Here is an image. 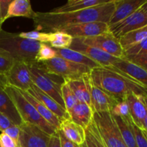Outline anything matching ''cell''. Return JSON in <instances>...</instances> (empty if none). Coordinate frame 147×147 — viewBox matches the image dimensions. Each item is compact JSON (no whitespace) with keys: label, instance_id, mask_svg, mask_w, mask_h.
<instances>
[{"label":"cell","instance_id":"cell-1","mask_svg":"<svg viewBox=\"0 0 147 147\" xmlns=\"http://www.w3.org/2000/svg\"><path fill=\"white\" fill-rule=\"evenodd\" d=\"M115 1L109 0L108 2L96 7L71 12H35L32 20L37 31L42 30L47 33L60 31L63 27L72 24L93 22L109 24L115 9Z\"/></svg>","mask_w":147,"mask_h":147},{"label":"cell","instance_id":"cell-2","mask_svg":"<svg viewBox=\"0 0 147 147\" xmlns=\"http://www.w3.org/2000/svg\"><path fill=\"white\" fill-rule=\"evenodd\" d=\"M90 76L95 86L118 100H124L130 93L139 96L147 94L146 88L113 66L92 69Z\"/></svg>","mask_w":147,"mask_h":147},{"label":"cell","instance_id":"cell-3","mask_svg":"<svg viewBox=\"0 0 147 147\" xmlns=\"http://www.w3.org/2000/svg\"><path fill=\"white\" fill-rule=\"evenodd\" d=\"M41 43L28 39L22 38L19 33L0 31V49L7 52L14 61L31 63L35 62L36 55Z\"/></svg>","mask_w":147,"mask_h":147},{"label":"cell","instance_id":"cell-4","mask_svg":"<svg viewBox=\"0 0 147 147\" xmlns=\"http://www.w3.org/2000/svg\"><path fill=\"white\" fill-rule=\"evenodd\" d=\"M3 89L14 103L24 123L34 125L50 136L57 131V129L50 125L40 116L35 108L24 98L20 90L9 85H5Z\"/></svg>","mask_w":147,"mask_h":147},{"label":"cell","instance_id":"cell-5","mask_svg":"<svg viewBox=\"0 0 147 147\" xmlns=\"http://www.w3.org/2000/svg\"><path fill=\"white\" fill-rule=\"evenodd\" d=\"M27 65L33 84L65 109L61 92L64 79L47 71L41 63L35 61Z\"/></svg>","mask_w":147,"mask_h":147},{"label":"cell","instance_id":"cell-6","mask_svg":"<svg viewBox=\"0 0 147 147\" xmlns=\"http://www.w3.org/2000/svg\"><path fill=\"white\" fill-rule=\"evenodd\" d=\"M94 121L98 131L107 147H127L119 127L110 112L94 113Z\"/></svg>","mask_w":147,"mask_h":147},{"label":"cell","instance_id":"cell-7","mask_svg":"<svg viewBox=\"0 0 147 147\" xmlns=\"http://www.w3.org/2000/svg\"><path fill=\"white\" fill-rule=\"evenodd\" d=\"M41 63L47 71L63 78L64 80L80 78L90 74L92 70L87 66L73 63L60 57Z\"/></svg>","mask_w":147,"mask_h":147},{"label":"cell","instance_id":"cell-8","mask_svg":"<svg viewBox=\"0 0 147 147\" xmlns=\"http://www.w3.org/2000/svg\"><path fill=\"white\" fill-rule=\"evenodd\" d=\"M17 147H48L51 136L34 125L22 123Z\"/></svg>","mask_w":147,"mask_h":147},{"label":"cell","instance_id":"cell-9","mask_svg":"<svg viewBox=\"0 0 147 147\" xmlns=\"http://www.w3.org/2000/svg\"><path fill=\"white\" fill-rule=\"evenodd\" d=\"M80 39L86 45L96 47L117 58L123 59L124 57L123 48L119 40L109 32L94 37Z\"/></svg>","mask_w":147,"mask_h":147},{"label":"cell","instance_id":"cell-10","mask_svg":"<svg viewBox=\"0 0 147 147\" xmlns=\"http://www.w3.org/2000/svg\"><path fill=\"white\" fill-rule=\"evenodd\" d=\"M4 78L6 85L22 91H27L34 85L30 76L28 65L24 62L14 61Z\"/></svg>","mask_w":147,"mask_h":147},{"label":"cell","instance_id":"cell-11","mask_svg":"<svg viewBox=\"0 0 147 147\" xmlns=\"http://www.w3.org/2000/svg\"><path fill=\"white\" fill-rule=\"evenodd\" d=\"M146 24L147 14L139 9L120 22L109 26V32L119 40L124 34Z\"/></svg>","mask_w":147,"mask_h":147},{"label":"cell","instance_id":"cell-12","mask_svg":"<svg viewBox=\"0 0 147 147\" xmlns=\"http://www.w3.org/2000/svg\"><path fill=\"white\" fill-rule=\"evenodd\" d=\"M69 48L82 53L88 58L98 63L102 67L113 65V63H116L119 59H121L111 55L96 47L83 44L80 38H73Z\"/></svg>","mask_w":147,"mask_h":147},{"label":"cell","instance_id":"cell-13","mask_svg":"<svg viewBox=\"0 0 147 147\" xmlns=\"http://www.w3.org/2000/svg\"><path fill=\"white\" fill-rule=\"evenodd\" d=\"M72 36L73 38H86L94 37L109 32L107 23L101 22L72 24L63 27L60 30Z\"/></svg>","mask_w":147,"mask_h":147},{"label":"cell","instance_id":"cell-14","mask_svg":"<svg viewBox=\"0 0 147 147\" xmlns=\"http://www.w3.org/2000/svg\"><path fill=\"white\" fill-rule=\"evenodd\" d=\"M118 101L119 100L95 86L91 80L90 106L94 113L111 112Z\"/></svg>","mask_w":147,"mask_h":147},{"label":"cell","instance_id":"cell-15","mask_svg":"<svg viewBox=\"0 0 147 147\" xmlns=\"http://www.w3.org/2000/svg\"><path fill=\"white\" fill-rule=\"evenodd\" d=\"M146 0H116L115 9L108 25L120 22L139 9Z\"/></svg>","mask_w":147,"mask_h":147},{"label":"cell","instance_id":"cell-16","mask_svg":"<svg viewBox=\"0 0 147 147\" xmlns=\"http://www.w3.org/2000/svg\"><path fill=\"white\" fill-rule=\"evenodd\" d=\"M111 66L147 90V71L144 69L131 63L126 59H119Z\"/></svg>","mask_w":147,"mask_h":147},{"label":"cell","instance_id":"cell-17","mask_svg":"<svg viewBox=\"0 0 147 147\" xmlns=\"http://www.w3.org/2000/svg\"><path fill=\"white\" fill-rule=\"evenodd\" d=\"M27 93H30L31 96L40 100L48 110H50L52 113H54L57 118L60 120V121L70 119V116L65 109L60 106L57 102H56L54 99L45 93L42 90H40L37 86L33 85L32 87L27 90Z\"/></svg>","mask_w":147,"mask_h":147},{"label":"cell","instance_id":"cell-18","mask_svg":"<svg viewBox=\"0 0 147 147\" xmlns=\"http://www.w3.org/2000/svg\"><path fill=\"white\" fill-rule=\"evenodd\" d=\"M68 84L78 101L84 102L90 106V87L91 79L90 74L80 78L65 80ZM91 107V106H90Z\"/></svg>","mask_w":147,"mask_h":147},{"label":"cell","instance_id":"cell-19","mask_svg":"<svg viewBox=\"0 0 147 147\" xmlns=\"http://www.w3.org/2000/svg\"><path fill=\"white\" fill-rule=\"evenodd\" d=\"M142 96L130 93L125 98L128 103L131 119L135 125L142 129V121L147 115V108L145 106Z\"/></svg>","mask_w":147,"mask_h":147},{"label":"cell","instance_id":"cell-20","mask_svg":"<svg viewBox=\"0 0 147 147\" xmlns=\"http://www.w3.org/2000/svg\"><path fill=\"white\" fill-rule=\"evenodd\" d=\"M70 119L85 129L93 120V112L88 104L84 102L78 101L73 109L69 112Z\"/></svg>","mask_w":147,"mask_h":147},{"label":"cell","instance_id":"cell-21","mask_svg":"<svg viewBox=\"0 0 147 147\" xmlns=\"http://www.w3.org/2000/svg\"><path fill=\"white\" fill-rule=\"evenodd\" d=\"M0 113L7 116L13 124L20 126L23 123L15 106L8 95L0 88Z\"/></svg>","mask_w":147,"mask_h":147},{"label":"cell","instance_id":"cell-22","mask_svg":"<svg viewBox=\"0 0 147 147\" xmlns=\"http://www.w3.org/2000/svg\"><path fill=\"white\" fill-rule=\"evenodd\" d=\"M60 130L69 140L79 146H81L84 142L85 129L73 122L70 119L61 121Z\"/></svg>","mask_w":147,"mask_h":147},{"label":"cell","instance_id":"cell-23","mask_svg":"<svg viewBox=\"0 0 147 147\" xmlns=\"http://www.w3.org/2000/svg\"><path fill=\"white\" fill-rule=\"evenodd\" d=\"M55 51L57 53V57H60L62 58L69 60V61L73 62V63H77V64L87 66L90 69L102 67L98 63L88 58L82 53L76 51V50H71L70 48L55 49Z\"/></svg>","mask_w":147,"mask_h":147},{"label":"cell","instance_id":"cell-24","mask_svg":"<svg viewBox=\"0 0 147 147\" xmlns=\"http://www.w3.org/2000/svg\"><path fill=\"white\" fill-rule=\"evenodd\" d=\"M22 94L24 96L26 99L35 108L36 110L39 113H40V116L45 119L47 122H48L50 125H52L53 126H54L55 129H57V130L60 129V119L55 116L53 113H52L50 110L47 109L41 102L39 100H37L36 98H34V96H31L30 93H27V91H22V90H20Z\"/></svg>","mask_w":147,"mask_h":147},{"label":"cell","instance_id":"cell-25","mask_svg":"<svg viewBox=\"0 0 147 147\" xmlns=\"http://www.w3.org/2000/svg\"><path fill=\"white\" fill-rule=\"evenodd\" d=\"M109 0H69L65 4L52 9L51 12L65 13L79 11L108 2Z\"/></svg>","mask_w":147,"mask_h":147},{"label":"cell","instance_id":"cell-26","mask_svg":"<svg viewBox=\"0 0 147 147\" xmlns=\"http://www.w3.org/2000/svg\"><path fill=\"white\" fill-rule=\"evenodd\" d=\"M35 11L32 8L29 0H12L9 7L5 20L14 17H24L32 19Z\"/></svg>","mask_w":147,"mask_h":147},{"label":"cell","instance_id":"cell-27","mask_svg":"<svg viewBox=\"0 0 147 147\" xmlns=\"http://www.w3.org/2000/svg\"><path fill=\"white\" fill-rule=\"evenodd\" d=\"M116 123L121 134L122 139L127 147H137L133 129L131 125V119H125L119 116H114Z\"/></svg>","mask_w":147,"mask_h":147},{"label":"cell","instance_id":"cell-28","mask_svg":"<svg viewBox=\"0 0 147 147\" xmlns=\"http://www.w3.org/2000/svg\"><path fill=\"white\" fill-rule=\"evenodd\" d=\"M85 140L80 147H107L102 139L94 121L85 129Z\"/></svg>","mask_w":147,"mask_h":147},{"label":"cell","instance_id":"cell-29","mask_svg":"<svg viewBox=\"0 0 147 147\" xmlns=\"http://www.w3.org/2000/svg\"><path fill=\"white\" fill-rule=\"evenodd\" d=\"M147 38V24L144 27L130 32L119 39L123 49L136 45Z\"/></svg>","mask_w":147,"mask_h":147},{"label":"cell","instance_id":"cell-30","mask_svg":"<svg viewBox=\"0 0 147 147\" xmlns=\"http://www.w3.org/2000/svg\"><path fill=\"white\" fill-rule=\"evenodd\" d=\"M73 37L63 31L51 32V39L49 45L55 49L69 48L73 42Z\"/></svg>","mask_w":147,"mask_h":147},{"label":"cell","instance_id":"cell-31","mask_svg":"<svg viewBox=\"0 0 147 147\" xmlns=\"http://www.w3.org/2000/svg\"><path fill=\"white\" fill-rule=\"evenodd\" d=\"M61 92L65 108L67 113H69L78 103V100L65 80L62 85Z\"/></svg>","mask_w":147,"mask_h":147},{"label":"cell","instance_id":"cell-32","mask_svg":"<svg viewBox=\"0 0 147 147\" xmlns=\"http://www.w3.org/2000/svg\"><path fill=\"white\" fill-rule=\"evenodd\" d=\"M19 36L22 38L28 39L33 41L39 42L40 43L49 44L51 39V32H44L40 31L24 32L19 33Z\"/></svg>","mask_w":147,"mask_h":147},{"label":"cell","instance_id":"cell-33","mask_svg":"<svg viewBox=\"0 0 147 147\" xmlns=\"http://www.w3.org/2000/svg\"><path fill=\"white\" fill-rule=\"evenodd\" d=\"M56 57H57V53L55 49L52 47L48 44L41 43V45L36 55L35 61L38 63H42Z\"/></svg>","mask_w":147,"mask_h":147},{"label":"cell","instance_id":"cell-34","mask_svg":"<svg viewBox=\"0 0 147 147\" xmlns=\"http://www.w3.org/2000/svg\"><path fill=\"white\" fill-rule=\"evenodd\" d=\"M123 54L124 57L147 54V38L137 44L123 49Z\"/></svg>","mask_w":147,"mask_h":147},{"label":"cell","instance_id":"cell-35","mask_svg":"<svg viewBox=\"0 0 147 147\" xmlns=\"http://www.w3.org/2000/svg\"><path fill=\"white\" fill-rule=\"evenodd\" d=\"M113 116H119L125 119H131L129 108L126 100H119L110 112Z\"/></svg>","mask_w":147,"mask_h":147},{"label":"cell","instance_id":"cell-36","mask_svg":"<svg viewBox=\"0 0 147 147\" xmlns=\"http://www.w3.org/2000/svg\"><path fill=\"white\" fill-rule=\"evenodd\" d=\"M14 63V60L7 52L0 49V76H4Z\"/></svg>","mask_w":147,"mask_h":147},{"label":"cell","instance_id":"cell-37","mask_svg":"<svg viewBox=\"0 0 147 147\" xmlns=\"http://www.w3.org/2000/svg\"><path fill=\"white\" fill-rule=\"evenodd\" d=\"M131 125L132 129H133L137 147H147V136L143 131V130L138 127L136 125H135L132 120L131 121Z\"/></svg>","mask_w":147,"mask_h":147},{"label":"cell","instance_id":"cell-38","mask_svg":"<svg viewBox=\"0 0 147 147\" xmlns=\"http://www.w3.org/2000/svg\"><path fill=\"white\" fill-rule=\"evenodd\" d=\"M123 59L129 60L131 63L139 66L147 71V54L125 57Z\"/></svg>","mask_w":147,"mask_h":147},{"label":"cell","instance_id":"cell-39","mask_svg":"<svg viewBox=\"0 0 147 147\" xmlns=\"http://www.w3.org/2000/svg\"><path fill=\"white\" fill-rule=\"evenodd\" d=\"M20 126H16V125H13L11 127L8 128L6 129L5 131H3V133L6 134L8 135L11 139H12L14 141L16 144H18L19 142V136H20Z\"/></svg>","mask_w":147,"mask_h":147},{"label":"cell","instance_id":"cell-40","mask_svg":"<svg viewBox=\"0 0 147 147\" xmlns=\"http://www.w3.org/2000/svg\"><path fill=\"white\" fill-rule=\"evenodd\" d=\"M0 147H17V146L12 139L1 132L0 134Z\"/></svg>","mask_w":147,"mask_h":147},{"label":"cell","instance_id":"cell-41","mask_svg":"<svg viewBox=\"0 0 147 147\" xmlns=\"http://www.w3.org/2000/svg\"><path fill=\"white\" fill-rule=\"evenodd\" d=\"M59 137H60V147H80L79 145L73 143L70 140H69L67 137L64 135V134L60 131V129L58 130Z\"/></svg>","mask_w":147,"mask_h":147},{"label":"cell","instance_id":"cell-42","mask_svg":"<svg viewBox=\"0 0 147 147\" xmlns=\"http://www.w3.org/2000/svg\"><path fill=\"white\" fill-rule=\"evenodd\" d=\"M12 0H0V10H1V19L3 23L6 21L5 18L8 12L9 7Z\"/></svg>","mask_w":147,"mask_h":147},{"label":"cell","instance_id":"cell-43","mask_svg":"<svg viewBox=\"0 0 147 147\" xmlns=\"http://www.w3.org/2000/svg\"><path fill=\"white\" fill-rule=\"evenodd\" d=\"M13 124L11 121L7 117L0 113V131L3 132L8 128L12 126Z\"/></svg>","mask_w":147,"mask_h":147},{"label":"cell","instance_id":"cell-44","mask_svg":"<svg viewBox=\"0 0 147 147\" xmlns=\"http://www.w3.org/2000/svg\"><path fill=\"white\" fill-rule=\"evenodd\" d=\"M48 147H60V137H59L58 130L55 134L52 135L50 137V143H49Z\"/></svg>","mask_w":147,"mask_h":147},{"label":"cell","instance_id":"cell-45","mask_svg":"<svg viewBox=\"0 0 147 147\" xmlns=\"http://www.w3.org/2000/svg\"><path fill=\"white\" fill-rule=\"evenodd\" d=\"M142 129L143 130V131L144 132L146 136H147V115L146 116V117L144 118V119L142 121Z\"/></svg>","mask_w":147,"mask_h":147},{"label":"cell","instance_id":"cell-46","mask_svg":"<svg viewBox=\"0 0 147 147\" xmlns=\"http://www.w3.org/2000/svg\"><path fill=\"white\" fill-rule=\"evenodd\" d=\"M6 85V80L4 76H0V88L4 87Z\"/></svg>","mask_w":147,"mask_h":147},{"label":"cell","instance_id":"cell-47","mask_svg":"<svg viewBox=\"0 0 147 147\" xmlns=\"http://www.w3.org/2000/svg\"><path fill=\"white\" fill-rule=\"evenodd\" d=\"M139 9H140L141 10H142L143 11H144L145 13H146V14H147V0L146 1H145L144 4L143 5H142V7H141Z\"/></svg>","mask_w":147,"mask_h":147},{"label":"cell","instance_id":"cell-48","mask_svg":"<svg viewBox=\"0 0 147 147\" xmlns=\"http://www.w3.org/2000/svg\"><path fill=\"white\" fill-rule=\"evenodd\" d=\"M142 100H143L145 106H146L147 108V94L145 95V96H142Z\"/></svg>","mask_w":147,"mask_h":147},{"label":"cell","instance_id":"cell-49","mask_svg":"<svg viewBox=\"0 0 147 147\" xmlns=\"http://www.w3.org/2000/svg\"><path fill=\"white\" fill-rule=\"evenodd\" d=\"M3 24V22H2V19H1V10H0V31L2 30L1 28V26Z\"/></svg>","mask_w":147,"mask_h":147}]
</instances>
